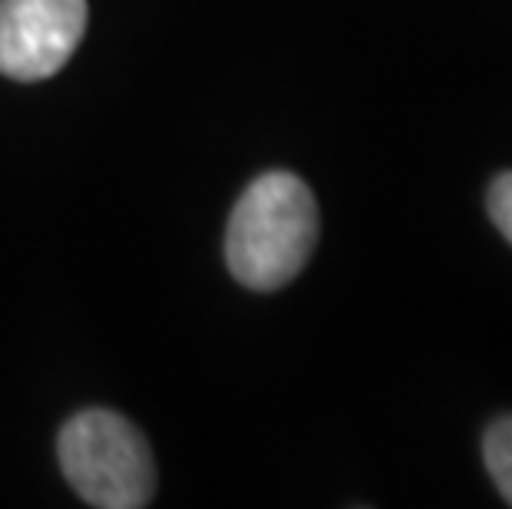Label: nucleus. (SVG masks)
Here are the masks:
<instances>
[{
  "label": "nucleus",
  "mask_w": 512,
  "mask_h": 509,
  "mask_svg": "<svg viewBox=\"0 0 512 509\" xmlns=\"http://www.w3.org/2000/svg\"><path fill=\"white\" fill-rule=\"evenodd\" d=\"M483 460L499 496L512 506V414L489 424L483 437Z\"/></svg>",
  "instance_id": "20e7f679"
},
{
  "label": "nucleus",
  "mask_w": 512,
  "mask_h": 509,
  "mask_svg": "<svg viewBox=\"0 0 512 509\" xmlns=\"http://www.w3.org/2000/svg\"><path fill=\"white\" fill-rule=\"evenodd\" d=\"M57 457L67 483L90 506L143 509L156 496V460L136 424L116 410H83L57 437Z\"/></svg>",
  "instance_id": "f03ea898"
},
{
  "label": "nucleus",
  "mask_w": 512,
  "mask_h": 509,
  "mask_svg": "<svg viewBox=\"0 0 512 509\" xmlns=\"http://www.w3.org/2000/svg\"><path fill=\"white\" fill-rule=\"evenodd\" d=\"M321 215L308 182L265 172L235 202L225 232V262L252 291H278L301 275L318 245Z\"/></svg>",
  "instance_id": "f257e3e1"
},
{
  "label": "nucleus",
  "mask_w": 512,
  "mask_h": 509,
  "mask_svg": "<svg viewBox=\"0 0 512 509\" xmlns=\"http://www.w3.org/2000/svg\"><path fill=\"white\" fill-rule=\"evenodd\" d=\"M86 34V0H0V73L47 80Z\"/></svg>",
  "instance_id": "7ed1b4c3"
},
{
  "label": "nucleus",
  "mask_w": 512,
  "mask_h": 509,
  "mask_svg": "<svg viewBox=\"0 0 512 509\" xmlns=\"http://www.w3.org/2000/svg\"><path fill=\"white\" fill-rule=\"evenodd\" d=\"M486 209L499 235L512 245V172H499L493 179V186L486 192Z\"/></svg>",
  "instance_id": "39448f33"
}]
</instances>
